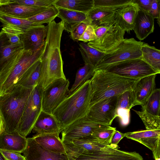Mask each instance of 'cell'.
I'll return each instance as SVG.
<instances>
[{
  "mask_svg": "<svg viewBox=\"0 0 160 160\" xmlns=\"http://www.w3.org/2000/svg\"><path fill=\"white\" fill-rule=\"evenodd\" d=\"M96 38L88 45L106 53L113 50L124 38L125 31L115 22L94 28Z\"/></svg>",
  "mask_w": 160,
  "mask_h": 160,
  "instance_id": "obj_6",
  "label": "cell"
},
{
  "mask_svg": "<svg viewBox=\"0 0 160 160\" xmlns=\"http://www.w3.org/2000/svg\"><path fill=\"white\" fill-rule=\"evenodd\" d=\"M4 132H5L4 122L0 112V135Z\"/></svg>",
  "mask_w": 160,
  "mask_h": 160,
  "instance_id": "obj_47",
  "label": "cell"
},
{
  "mask_svg": "<svg viewBox=\"0 0 160 160\" xmlns=\"http://www.w3.org/2000/svg\"><path fill=\"white\" fill-rule=\"evenodd\" d=\"M24 50L22 43H11L5 33L0 32V77L5 74L17 62Z\"/></svg>",
  "mask_w": 160,
  "mask_h": 160,
  "instance_id": "obj_12",
  "label": "cell"
},
{
  "mask_svg": "<svg viewBox=\"0 0 160 160\" xmlns=\"http://www.w3.org/2000/svg\"><path fill=\"white\" fill-rule=\"evenodd\" d=\"M70 82L66 78H61L52 82L42 92V110L51 113L69 93Z\"/></svg>",
  "mask_w": 160,
  "mask_h": 160,
  "instance_id": "obj_10",
  "label": "cell"
},
{
  "mask_svg": "<svg viewBox=\"0 0 160 160\" xmlns=\"http://www.w3.org/2000/svg\"><path fill=\"white\" fill-rule=\"evenodd\" d=\"M95 71V67L88 64H85L84 66L79 68L76 72L74 82L69 90V94L90 79Z\"/></svg>",
  "mask_w": 160,
  "mask_h": 160,
  "instance_id": "obj_33",
  "label": "cell"
},
{
  "mask_svg": "<svg viewBox=\"0 0 160 160\" xmlns=\"http://www.w3.org/2000/svg\"><path fill=\"white\" fill-rule=\"evenodd\" d=\"M58 14V8L52 5L44 11L27 19L37 25H42L46 23L49 24L54 21Z\"/></svg>",
  "mask_w": 160,
  "mask_h": 160,
  "instance_id": "obj_34",
  "label": "cell"
},
{
  "mask_svg": "<svg viewBox=\"0 0 160 160\" xmlns=\"http://www.w3.org/2000/svg\"><path fill=\"white\" fill-rule=\"evenodd\" d=\"M152 0H132V2L136 4L138 8L148 12Z\"/></svg>",
  "mask_w": 160,
  "mask_h": 160,
  "instance_id": "obj_45",
  "label": "cell"
},
{
  "mask_svg": "<svg viewBox=\"0 0 160 160\" xmlns=\"http://www.w3.org/2000/svg\"><path fill=\"white\" fill-rule=\"evenodd\" d=\"M70 160H143L136 152H128L107 145L101 149L69 158Z\"/></svg>",
  "mask_w": 160,
  "mask_h": 160,
  "instance_id": "obj_13",
  "label": "cell"
},
{
  "mask_svg": "<svg viewBox=\"0 0 160 160\" xmlns=\"http://www.w3.org/2000/svg\"><path fill=\"white\" fill-rule=\"evenodd\" d=\"M11 27L19 36L24 50L35 51L44 44L47 34V26L38 25L25 31Z\"/></svg>",
  "mask_w": 160,
  "mask_h": 160,
  "instance_id": "obj_15",
  "label": "cell"
},
{
  "mask_svg": "<svg viewBox=\"0 0 160 160\" xmlns=\"http://www.w3.org/2000/svg\"><path fill=\"white\" fill-rule=\"evenodd\" d=\"M33 88L16 86L10 92L0 96V112L4 121L5 132L10 133L16 131Z\"/></svg>",
  "mask_w": 160,
  "mask_h": 160,
  "instance_id": "obj_4",
  "label": "cell"
},
{
  "mask_svg": "<svg viewBox=\"0 0 160 160\" xmlns=\"http://www.w3.org/2000/svg\"><path fill=\"white\" fill-rule=\"evenodd\" d=\"M94 7L115 10L131 2L132 0H93Z\"/></svg>",
  "mask_w": 160,
  "mask_h": 160,
  "instance_id": "obj_40",
  "label": "cell"
},
{
  "mask_svg": "<svg viewBox=\"0 0 160 160\" xmlns=\"http://www.w3.org/2000/svg\"><path fill=\"white\" fill-rule=\"evenodd\" d=\"M42 147L59 154H66L65 147L57 133L36 134L32 137Z\"/></svg>",
  "mask_w": 160,
  "mask_h": 160,
  "instance_id": "obj_25",
  "label": "cell"
},
{
  "mask_svg": "<svg viewBox=\"0 0 160 160\" xmlns=\"http://www.w3.org/2000/svg\"><path fill=\"white\" fill-rule=\"evenodd\" d=\"M0 152L6 160H26L19 152L1 149Z\"/></svg>",
  "mask_w": 160,
  "mask_h": 160,
  "instance_id": "obj_44",
  "label": "cell"
},
{
  "mask_svg": "<svg viewBox=\"0 0 160 160\" xmlns=\"http://www.w3.org/2000/svg\"><path fill=\"white\" fill-rule=\"evenodd\" d=\"M42 89L38 85L29 96L16 131L26 137L32 130L34 123L42 111Z\"/></svg>",
  "mask_w": 160,
  "mask_h": 160,
  "instance_id": "obj_7",
  "label": "cell"
},
{
  "mask_svg": "<svg viewBox=\"0 0 160 160\" xmlns=\"http://www.w3.org/2000/svg\"><path fill=\"white\" fill-rule=\"evenodd\" d=\"M118 96L105 98L90 106L87 117L91 121L110 126L116 118Z\"/></svg>",
  "mask_w": 160,
  "mask_h": 160,
  "instance_id": "obj_11",
  "label": "cell"
},
{
  "mask_svg": "<svg viewBox=\"0 0 160 160\" xmlns=\"http://www.w3.org/2000/svg\"><path fill=\"white\" fill-rule=\"evenodd\" d=\"M49 7H35L15 3H5L0 4V12L13 17L27 19L44 11Z\"/></svg>",
  "mask_w": 160,
  "mask_h": 160,
  "instance_id": "obj_19",
  "label": "cell"
},
{
  "mask_svg": "<svg viewBox=\"0 0 160 160\" xmlns=\"http://www.w3.org/2000/svg\"><path fill=\"white\" fill-rule=\"evenodd\" d=\"M57 8L58 11L57 17L63 22L64 30L68 32L78 24L83 22H89L86 13Z\"/></svg>",
  "mask_w": 160,
  "mask_h": 160,
  "instance_id": "obj_27",
  "label": "cell"
},
{
  "mask_svg": "<svg viewBox=\"0 0 160 160\" xmlns=\"http://www.w3.org/2000/svg\"><path fill=\"white\" fill-rule=\"evenodd\" d=\"M0 21L3 26H8L25 31L38 25L27 19L13 17L0 12Z\"/></svg>",
  "mask_w": 160,
  "mask_h": 160,
  "instance_id": "obj_32",
  "label": "cell"
},
{
  "mask_svg": "<svg viewBox=\"0 0 160 160\" xmlns=\"http://www.w3.org/2000/svg\"><path fill=\"white\" fill-rule=\"evenodd\" d=\"M139 79L124 77L102 69H95L90 79V106L102 99L134 90Z\"/></svg>",
  "mask_w": 160,
  "mask_h": 160,
  "instance_id": "obj_3",
  "label": "cell"
},
{
  "mask_svg": "<svg viewBox=\"0 0 160 160\" xmlns=\"http://www.w3.org/2000/svg\"><path fill=\"white\" fill-rule=\"evenodd\" d=\"M116 128H110L100 130L95 132L90 135L99 142L106 145H110L116 131Z\"/></svg>",
  "mask_w": 160,
  "mask_h": 160,
  "instance_id": "obj_38",
  "label": "cell"
},
{
  "mask_svg": "<svg viewBox=\"0 0 160 160\" xmlns=\"http://www.w3.org/2000/svg\"><path fill=\"white\" fill-rule=\"evenodd\" d=\"M44 46L35 51L24 50L17 62L5 74L0 77V96L12 91L26 71L39 59Z\"/></svg>",
  "mask_w": 160,
  "mask_h": 160,
  "instance_id": "obj_5",
  "label": "cell"
},
{
  "mask_svg": "<svg viewBox=\"0 0 160 160\" xmlns=\"http://www.w3.org/2000/svg\"><path fill=\"white\" fill-rule=\"evenodd\" d=\"M69 158L99 150L107 145L101 143L90 135L63 142Z\"/></svg>",
  "mask_w": 160,
  "mask_h": 160,
  "instance_id": "obj_16",
  "label": "cell"
},
{
  "mask_svg": "<svg viewBox=\"0 0 160 160\" xmlns=\"http://www.w3.org/2000/svg\"><path fill=\"white\" fill-rule=\"evenodd\" d=\"M160 1L152 0L148 13L154 18L157 19L158 23L160 26Z\"/></svg>",
  "mask_w": 160,
  "mask_h": 160,
  "instance_id": "obj_43",
  "label": "cell"
},
{
  "mask_svg": "<svg viewBox=\"0 0 160 160\" xmlns=\"http://www.w3.org/2000/svg\"><path fill=\"white\" fill-rule=\"evenodd\" d=\"M157 74L151 75L142 78L137 82L133 90L135 105L143 107L155 88Z\"/></svg>",
  "mask_w": 160,
  "mask_h": 160,
  "instance_id": "obj_21",
  "label": "cell"
},
{
  "mask_svg": "<svg viewBox=\"0 0 160 160\" xmlns=\"http://www.w3.org/2000/svg\"><path fill=\"white\" fill-rule=\"evenodd\" d=\"M53 5L57 7L87 13L94 7L93 0H56Z\"/></svg>",
  "mask_w": 160,
  "mask_h": 160,
  "instance_id": "obj_29",
  "label": "cell"
},
{
  "mask_svg": "<svg viewBox=\"0 0 160 160\" xmlns=\"http://www.w3.org/2000/svg\"><path fill=\"white\" fill-rule=\"evenodd\" d=\"M79 49L85 64H89L95 67L105 54L89 46L86 42L80 43Z\"/></svg>",
  "mask_w": 160,
  "mask_h": 160,
  "instance_id": "obj_31",
  "label": "cell"
},
{
  "mask_svg": "<svg viewBox=\"0 0 160 160\" xmlns=\"http://www.w3.org/2000/svg\"><path fill=\"white\" fill-rule=\"evenodd\" d=\"M43 50L40 58V75L38 85L42 90L55 80L66 78L63 70V62L60 50L62 34L64 30L63 22L54 20L48 24Z\"/></svg>",
  "mask_w": 160,
  "mask_h": 160,
  "instance_id": "obj_1",
  "label": "cell"
},
{
  "mask_svg": "<svg viewBox=\"0 0 160 160\" xmlns=\"http://www.w3.org/2000/svg\"><path fill=\"white\" fill-rule=\"evenodd\" d=\"M110 126L93 122L86 115L73 122L65 128L62 132V142L91 135L97 131L110 128Z\"/></svg>",
  "mask_w": 160,
  "mask_h": 160,
  "instance_id": "obj_14",
  "label": "cell"
},
{
  "mask_svg": "<svg viewBox=\"0 0 160 160\" xmlns=\"http://www.w3.org/2000/svg\"><path fill=\"white\" fill-rule=\"evenodd\" d=\"M115 10L93 7L87 13L90 25L93 28L114 22Z\"/></svg>",
  "mask_w": 160,
  "mask_h": 160,
  "instance_id": "obj_26",
  "label": "cell"
},
{
  "mask_svg": "<svg viewBox=\"0 0 160 160\" xmlns=\"http://www.w3.org/2000/svg\"><path fill=\"white\" fill-rule=\"evenodd\" d=\"M154 20L148 13L138 8L133 29L138 39L143 40L153 32Z\"/></svg>",
  "mask_w": 160,
  "mask_h": 160,
  "instance_id": "obj_22",
  "label": "cell"
},
{
  "mask_svg": "<svg viewBox=\"0 0 160 160\" xmlns=\"http://www.w3.org/2000/svg\"><path fill=\"white\" fill-rule=\"evenodd\" d=\"M128 134L129 132L123 133L116 130L112 138L110 144L118 145L120 141Z\"/></svg>",
  "mask_w": 160,
  "mask_h": 160,
  "instance_id": "obj_46",
  "label": "cell"
},
{
  "mask_svg": "<svg viewBox=\"0 0 160 160\" xmlns=\"http://www.w3.org/2000/svg\"><path fill=\"white\" fill-rule=\"evenodd\" d=\"M135 106L133 90L126 91L118 95L116 110L121 109L130 111Z\"/></svg>",
  "mask_w": 160,
  "mask_h": 160,
  "instance_id": "obj_37",
  "label": "cell"
},
{
  "mask_svg": "<svg viewBox=\"0 0 160 160\" xmlns=\"http://www.w3.org/2000/svg\"><path fill=\"white\" fill-rule=\"evenodd\" d=\"M139 117L143 122L146 130L160 129V118L159 116L153 115L146 110L139 111L133 109Z\"/></svg>",
  "mask_w": 160,
  "mask_h": 160,
  "instance_id": "obj_36",
  "label": "cell"
},
{
  "mask_svg": "<svg viewBox=\"0 0 160 160\" xmlns=\"http://www.w3.org/2000/svg\"><path fill=\"white\" fill-rule=\"evenodd\" d=\"M155 160H160V158L155 159Z\"/></svg>",
  "mask_w": 160,
  "mask_h": 160,
  "instance_id": "obj_49",
  "label": "cell"
},
{
  "mask_svg": "<svg viewBox=\"0 0 160 160\" xmlns=\"http://www.w3.org/2000/svg\"><path fill=\"white\" fill-rule=\"evenodd\" d=\"M91 100L89 79L69 94L52 112L61 132L76 120L87 115Z\"/></svg>",
  "mask_w": 160,
  "mask_h": 160,
  "instance_id": "obj_2",
  "label": "cell"
},
{
  "mask_svg": "<svg viewBox=\"0 0 160 160\" xmlns=\"http://www.w3.org/2000/svg\"><path fill=\"white\" fill-rule=\"evenodd\" d=\"M143 43L133 38L124 39L113 50L105 54L95 68L141 58V49Z\"/></svg>",
  "mask_w": 160,
  "mask_h": 160,
  "instance_id": "obj_8",
  "label": "cell"
},
{
  "mask_svg": "<svg viewBox=\"0 0 160 160\" xmlns=\"http://www.w3.org/2000/svg\"><path fill=\"white\" fill-rule=\"evenodd\" d=\"M56 0H0V4L12 2L35 7H49L53 5Z\"/></svg>",
  "mask_w": 160,
  "mask_h": 160,
  "instance_id": "obj_39",
  "label": "cell"
},
{
  "mask_svg": "<svg viewBox=\"0 0 160 160\" xmlns=\"http://www.w3.org/2000/svg\"><path fill=\"white\" fill-rule=\"evenodd\" d=\"M138 8L131 2L115 10L114 20L125 32L133 30Z\"/></svg>",
  "mask_w": 160,
  "mask_h": 160,
  "instance_id": "obj_20",
  "label": "cell"
},
{
  "mask_svg": "<svg viewBox=\"0 0 160 160\" xmlns=\"http://www.w3.org/2000/svg\"><path fill=\"white\" fill-rule=\"evenodd\" d=\"M41 70V62L39 59L26 71L15 86H19L28 88H33L38 85Z\"/></svg>",
  "mask_w": 160,
  "mask_h": 160,
  "instance_id": "obj_28",
  "label": "cell"
},
{
  "mask_svg": "<svg viewBox=\"0 0 160 160\" xmlns=\"http://www.w3.org/2000/svg\"><path fill=\"white\" fill-rule=\"evenodd\" d=\"M37 134L57 133L61 132L55 118L51 113L42 110L37 119L32 129Z\"/></svg>",
  "mask_w": 160,
  "mask_h": 160,
  "instance_id": "obj_23",
  "label": "cell"
},
{
  "mask_svg": "<svg viewBox=\"0 0 160 160\" xmlns=\"http://www.w3.org/2000/svg\"><path fill=\"white\" fill-rule=\"evenodd\" d=\"M141 58L158 74L160 73V50L143 43L141 49Z\"/></svg>",
  "mask_w": 160,
  "mask_h": 160,
  "instance_id": "obj_30",
  "label": "cell"
},
{
  "mask_svg": "<svg viewBox=\"0 0 160 160\" xmlns=\"http://www.w3.org/2000/svg\"><path fill=\"white\" fill-rule=\"evenodd\" d=\"M27 140L26 148L22 152L26 160H70L66 154L56 153L44 148L33 137Z\"/></svg>",
  "mask_w": 160,
  "mask_h": 160,
  "instance_id": "obj_18",
  "label": "cell"
},
{
  "mask_svg": "<svg viewBox=\"0 0 160 160\" xmlns=\"http://www.w3.org/2000/svg\"><path fill=\"white\" fill-rule=\"evenodd\" d=\"M27 144V138L15 131L0 135V149L22 153Z\"/></svg>",
  "mask_w": 160,
  "mask_h": 160,
  "instance_id": "obj_24",
  "label": "cell"
},
{
  "mask_svg": "<svg viewBox=\"0 0 160 160\" xmlns=\"http://www.w3.org/2000/svg\"><path fill=\"white\" fill-rule=\"evenodd\" d=\"M160 89L156 88L142 107V109L153 115L160 116Z\"/></svg>",
  "mask_w": 160,
  "mask_h": 160,
  "instance_id": "obj_35",
  "label": "cell"
},
{
  "mask_svg": "<svg viewBox=\"0 0 160 160\" xmlns=\"http://www.w3.org/2000/svg\"><path fill=\"white\" fill-rule=\"evenodd\" d=\"M96 38L94 28L91 25H88L79 41L84 42L93 41Z\"/></svg>",
  "mask_w": 160,
  "mask_h": 160,
  "instance_id": "obj_42",
  "label": "cell"
},
{
  "mask_svg": "<svg viewBox=\"0 0 160 160\" xmlns=\"http://www.w3.org/2000/svg\"><path fill=\"white\" fill-rule=\"evenodd\" d=\"M88 25H90L89 22H83L73 27L69 31L71 38L75 41H79Z\"/></svg>",
  "mask_w": 160,
  "mask_h": 160,
  "instance_id": "obj_41",
  "label": "cell"
},
{
  "mask_svg": "<svg viewBox=\"0 0 160 160\" xmlns=\"http://www.w3.org/2000/svg\"><path fill=\"white\" fill-rule=\"evenodd\" d=\"M102 69L119 75L140 79L152 74H158L142 58L128 60L95 69Z\"/></svg>",
  "mask_w": 160,
  "mask_h": 160,
  "instance_id": "obj_9",
  "label": "cell"
},
{
  "mask_svg": "<svg viewBox=\"0 0 160 160\" xmlns=\"http://www.w3.org/2000/svg\"><path fill=\"white\" fill-rule=\"evenodd\" d=\"M0 160H6L0 152Z\"/></svg>",
  "mask_w": 160,
  "mask_h": 160,
  "instance_id": "obj_48",
  "label": "cell"
},
{
  "mask_svg": "<svg viewBox=\"0 0 160 160\" xmlns=\"http://www.w3.org/2000/svg\"><path fill=\"white\" fill-rule=\"evenodd\" d=\"M126 137L137 142L150 149L154 159L160 158V129L130 132Z\"/></svg>",
  "mask_w": 160,
  "mask_h": 160,
  "instance_id": "obj_17",
  "label": "cell"
}]
</instances>
